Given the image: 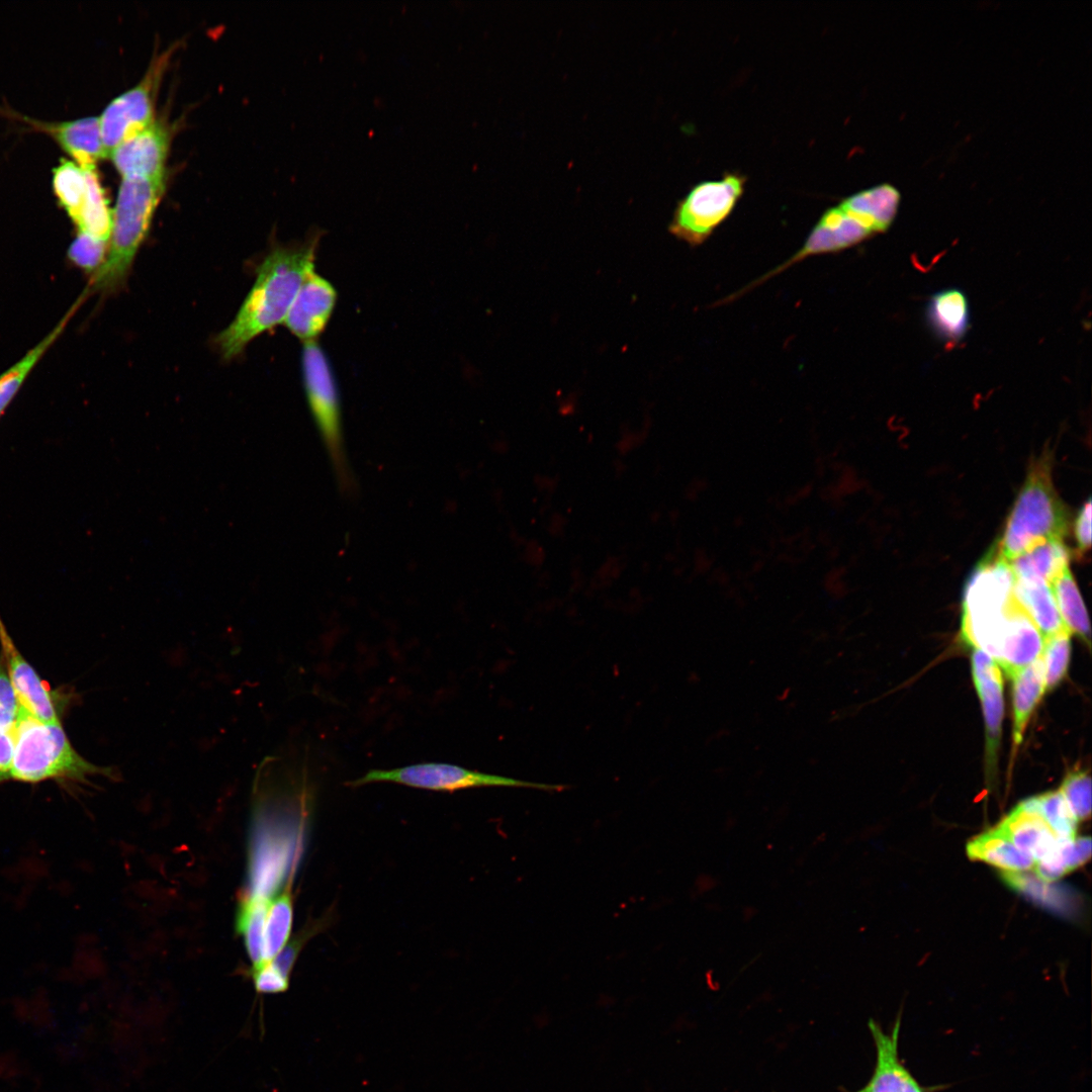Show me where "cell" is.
<instances>
[{
  "instance_id": "52a82bcc",
  "label": "cell",
  "mask_w": 1092,
  "mask_h": 1092,
  "mask_svg": "<svg viewBox=\"0 0 1092 1092\" xmlns=\"http://www.w3.org/2000/svg\"><path fill=\"white\" fill-rule=\"evenodd\" d=\"M746 178L726 173L722 179L695 185L678 201L668 226L671 235L692 246L703 244L732 212Z\"/></svg>"
},
{
  "instance_id": "cb8c5ba5",
  "label": "cell",
  "mask_w": 1092,
  "mask_h": 1092,
  "mask_svg": "<svg viewBox=\"0 0 1092 1092\" xmlns=\"http://www.w3.org/2000/svg\"><path fill=\"white\" fill-rule=\"evenodd\" d=\"M87 194L81 212L75 221L80 234L107 242L112 229V211L98 175L94 169L84 170Z\"/></svg>"
},
{
  "instance_id": "2e32d148",
  "label": "cell",
  "mask_w": 1092,
  "mask_h": 1092,
  "mask_svg": "<svg viewBox=\"0 0 1092 1092\" xmlns=\"http://www.w3.org/2000/svg\"><path fill=\"white\" fill-rule=\"evenodd\" d=\"M996 829L1034 862L1054 851L1062 840L1038 813L1020 804Z\"/></svg>"
},
{
  "instance_id": "d6a6232c",
  "label": "cell",
  "mask_w": 1092,
  "mask_h": 1092,
  "mask_svg": "<svg viewBox=\"0 0 1092 1092\" xmlns=\"http://www.w3.org/2000/svg\"><path fill=\"white\" fill-rule=\"evenodd\" d=\"M106 244L107 242L79 234L71 244L68 255L77 266L87 271L97 270L106 257Z\"/></svg>"
},
{
  "instance_id": "5bb4252c",
  "label": "cell",
  "mask_w": 1092,
  "mask_h": 1092,
  "mask_svg": "<svg viewBox=\"0 0 1092 1092\" xmlns=\"http://www.w3.org/2000/svg\"><path fill=\"white\" fill-rule=\"evenodd\" d=\"M869 1028L876 1045V1065L870 1081L855 1092H923L898 1057L900 1018L889 1033L874 1020Z\"/></svg>"
},
{
  "instance_id": "f546056e",
  "label": "cell",
  "mask_w": 1092,
  "mask_h": 1092,
  "mask_svg": "<svg viewBox=\"0 0 1092 1092\" xmlns=\"http://www.w3.org/2000/svg\"><path fill=\"white\" fill-rule=\"evenodd\" d=\"M1004 881L1014 890L1059 911L1068 912L1074 907V897L1066 889L1053 887L1035 875L1025 871L1004 872Z\"/></svg>"
},
{
  "instance_id": "d6986e66",
  "label": "cell",
  "mask_w": 1092,
  "mask_h": 1092,
  "mask_svg": "<svg viewBox=\"0 0 1092 1092\" xmlns=\"http://www.w3.org/2000/svg\"><path fill=\"white\" fill-rule=\"evenodd\" d=\"M1070 551L1063 540H1049L1035 545L1008 561L1014 577L1051 583L1067 566Z\"/></svg>"
},
{
  "instance_id": "d4e9b609",
  "label": "cell",
  "mask_w": 1092,
  "mask_h": 1092,
  "mask_svg": "<svg viewBox=\"0 0 1092 1092\" xmlns=\"http://www.w3.org/2000/svg\"><path fill=\"white\" fill-rule=\"evenodd\" d=\"M1050 585L1065 627L1071 634L1076 633L1089 643L1088 614L1069 566L1056 576Z\"/></svg>"
},
{
  "instance_id": "83f0119b",
  "label": "cell",
  "mask_w": 1092,
  "mask_h": 1092,
  "mask_svg": "<svg viewBox=\"0 0 1092 1092\" xmlns=\"http://www.w3.org/2000/svg\"><path fill=\"white\" fill-rule=\"evenodd\" d=\"M1020 805L1027 810L1038 813L1059 838L1073 839L1076 837L1078 821L1060 791L1029 798Z\"/></svg>"
},
{
  "instance_id": "30bf717a",
  "label": "cell",
  "mask_w": 1092,
  "mask_h": 1092,
  "mask_svg": "<svg viewBox=\"0 0 1092 1092\" xmlns=\"http://www.w3.org/2000/svg\"><path fill=\"white\" fill-rule=\"evenodd\" d=\"M164 67L165 57L161 56L139 84L114 98L102 112L99 125L106 157L154 122V97Z\"/></svg>"
},
{
  "instance_id": "8d00e7d4",
  "label": "cell",
  "mask_w": 1092,
  "mask_h": 1092,
  "mask_svg": "<svg viewBox=\"0 0 1092 1092\" xmlns=\"http://www.w3.org/2000/svg\"><path fill=\"white\" fill-rule=\"evenodd\" d=\"M14 726L0 725V783L8 781L12 766L15 749Z\"/></svg>"
},
{
  "instance_id": "5b68a950",
  "label": "cell",
  "mask_w": 1092,
  "mask_h": 1092,
  "mask_svg": "<svg viewBox=\"0 0 1092 1092\" xmlns=\"http://www.w3.org/2000/svg\"><path fill=\"white\" fill-rule=\"evenodd\" d=\"M164 179L123 178L112 211L111 242L84 292H111L126 279L164 191Z\"/></svg>"
},
{
  "instance_id": "9a60e30c",
  "label": "cell",
  "mask_w": 1092,
  "mask_h": 1092,
  "mask_svg": "<svg viewBox=\"0 0 1092 1092\" xmlns=\"http://www.w3.org/2000/svg\"><path fill=\"white\" fill-rule=\"evenodd\" d=\"M972 673L986 723L987 752L995 758L1001 736L1003 717V681L998 663L985 652L976 649L972 655Z\"/></svg>"
},
{
  "instance_id": "f35d334b",
  "label": "cell",
  "mask_w": 1092,
  "mask_h": 1092,
  "mask_svg": "<svg viewBox=\"0 0 1092 1092\" xmlns=\"http://www.w3.org/2000/svg\"><path fill=\"white\" fill-rule=\"evenodd\" d=\"M18 715H13L0 708V725L14 726Z\"/></svg>"
},
{
  "instance_id": "603a6c76",
  "label": "cell",
  "mask_w": 1092,
  "mask_h": 1092,
  "mask_svg": "<svg viewBox=\"0 0 1092 1092\" xmlns=\"http://www.w3.org/2000/svg\"><path fill=\"white\" fill-rule=\"evenodd\" d=\"M970 858L985 861L1004 872L1027 871L1034 866L1033 859L1017 848L996 828L972 839L967 844Z\"/></svg>"
},
{
  "instance_id": "3957f363",
  "label": "cell",
  "mask_w": 1092,
  "mask_h": 1092,
  "mask_svg": "<svg viewBox=\"0 0 1092 1092\" xmlns=\"http://www.w3.org/2000/svg\"><path fill=\"white\" fill-rule=\"evenodd\" d=\"M1069 531V514L1052 479L1049 453L1033 460L1006 521L1003 534L994 546L1007 562L1035 545L1064 540Z\"/></svg>"
},
{
  "instance_id": "9c48e42d",
  "label": "cell",
  "mask_w": 1092,
  "mask_h": 1092,
  "mask_svg": "<svg viewBox=\"0 0 1092 1092\" xmlns=\"http://www.w3.org/2000/svg\"><path fill=\"white\" fill-rule=\"evenodd\" d=\"M885 231L868 211L857 193L828 208L813 228L800 250L756 283L779 274L808 257L840 252Z\"/></svg>"
},
{
  "instance_id": "4316f807",
  "label": "cell",
  "mask_w": 1092,
  "mask_h": 1092,
  "mask_svg": "<svg viewBox=\"0 0 1092 1092\" xmlns=\"http://www.w3.org/2000/svg\"><path fill=\"white\" fill-rule=\"evenodd\" d=\"M269 901L248 897L237 915V930L244 938L248 954L255 966L263 963V932Z\"/></svg>"
},
{
  "instance_id": "ba28073f",
  "label": "cell",
  "mask_w": 1092,
  "mask_h": 1092,
  "mask_svg": "<svg viewBox=\"0 0 1092 1092\" xmlns=\"http://www.w3.org/2000/svg\"><path fill=\"white\" fill-rule=\"evenodd\" d=\"M375 782H391L413 788L440 792H454L482 787L524 788L548 792L561 791L566 788L563 785L516 780L480 772L455 764L434 762L413 764L389 770L371 769L363 777L351 781L347 785L358 787Z\"/></svg>"
},
{
  "instance_id": "74e56055",
  "label": "cell",
  "mask_w": 1092,
  "mask_h": 1092,
  "mask_svg": "<svg viewBox=\"0 0 1092 1092\" xmlns=\"http://www.w3.org/2000/svg\"><path fill=\"white\" fill-rule=\"evenodd\" d=\"M0 708L13 715H18L20 711V704L2 656H0Z\"/></svg>"
},
{
  "instance_id": "44dd1931",
  "label": "cell",
  "mask_w": 1092,
  "mask_h": 1092,
  "mask_svg": "<svg viewBox=\"0 0 1092 1092\" xmlns=\"http://www.w3.org/2000/svg\"><path fill=\"white\" fill-rule=\"evenodd\" d=\"M83 300L84 297L81 295L41 341L30 349L19 361L0 375V418L20 389L30 371L63 334Z\"/></svg>"
},
{
  "instance_id": "484cf974",
  "label": "cell",
  "mask_w": 1092,
  "mask_h": 1092,
  "mask_svg": "<svg viewBox=\"0 0 1092 1092\" xmlns=\"http://www.w3.org/2000/svg\"><path fill=\"white\" fill-rule=\"evenodd\" d=\"M289 886L269 906L263 932V963L271 962L287 944L292 926V899Z\"/></svg>"
},
{
  "instance_id": "836d02e7",
  "label": "cell",
  "mask_w": 1092,
  "mask_h": 1092,
  "mask_svg": "<svg viewBox=\"0 0 1092 1092\" xmlns=\"http://www.w3.org/2000/svg\"><path fill=\"white\" fill-rule=\"evenodd\" d=\"M253 981L257 992L276 994L288 988V979L281 975L271 963H264L253 968Z\"/></svg>"
},
{
  "instance_id": "7c38bea8",
  "label": "cell",
  "mask_w": 1092,
  "mask_h": 1092,
  "mask_svg": "<svg viewBox=\"0 0 1092 1092\" xmlns=\"http://www.w3.org/2000/svg\"><path fill=\"white\" fill-rule=\"evenodd\" d=\"M170 135L161 122L119 144L110 154L123 178L164 179Z\"/></svg>"
},
{
  "instance_id": "8fae6325",
  "label": "cell",
  "mask_w": 1092,
  "mask_h": 1092,
  "mask_svg": "<svg viewBox=\"0 0 1092 1092\" xmlns=\"http://www.w3.org/2000/svg\"><path fill=\"white\" fill-rule=\"evenodd\" d=\"M1 656L20 707L31 717L47 724L60 723L52 691L13 643L0 617Z\"/></svg>"
},
{
  "instance_id": "1f68e13d",
  "label": "cell",
  "mask_w": 1092,
  "mask_h": 1092,
  "mask_svg": "<svg viewBox=\"0 0 1092 1092\" xmlns=\"http://www.w3.org/2000/svg\"><path fill=\"white\" fill-rule=\"evenodd\" d=\"M1077 821L1091 813V778L1088 771L1075 769L1065 778L1060 789Z\"/></svg>"
},
{
  "instance_id": "f1b7e54d",
  "label": "cell",
  "mask_w": 1092,
  "mask_h": 1092,
  "mask_svg": "<svg viewBox=\"0 0 1092 1092\" xmlns=\"http://www.w3.org/2000/svg\"><path fill=\"white\" fill-rule=\"evenodd\" d=\"M53 185L59 201L75 222L87 194L85 171L71 161L62 160L54 169Z\"/></svg>"
},
{
  "instance_id": "4dcf8cb0",
  "label": "cell",
  "mask_w": 1092,
  "mask_h": 1092,
  "mask_svg": "<svg viewBox=\"0 0 1092 1092\" xmlns=\"http://www.w3.org/2000/svg\"><path fill=\"white\" fill-rule=\"evenodd\" d=\"M1071 633L1063 629L1043 637L1040 660L1043 665L1045 690L1055 689L1065 677L1071 654Z\"/></svg>"
},
{
  "instance_id": "4fadbf2b",
  "label": "cell",
  "mask_w": 1092,
  "mask_h": 1092,
  "mask_svg": "<svg viewBox=\"0 0 1092 1092\" xmlns=\"http://www.w3.org/2000/svg\"><path fill=\"white\" fill-rule=\"evenodd\" d=\"M335 302L334 287L311 271L299 288L284 324L298 338L312 341L324 330Z\"/></svg>"
},
{
  "instance_id": "6da1fadb",
  "label": "cell",
  "mask_w": 1092,
  "mask_h": 1092,
  "mask_svg": "<svg viewBox=\"0 0 1092 1092\" xmlns=\"http://www.w3.org/2000/svg\"><path fill=\"white\" fill-rule=\"evenodd\" d=\"M1014 574L993 547L971 573L964 592L962 635L998 661L1033 622L1015 598Z\"/></svg>"
},
{
  "instance_id": "277c9868",
  "label": "cell",
  "mask_w": 1092,
  "mask_h": 1092,
  "mask_svg": "<svg viewBox=\"0 0 1092 1092\" xmlns=\"http://www.w3.org/2000/svg\"><path fill=\"white\" fill-rule=\"evenodd\" d=\"M15 749L8 780L36 784L46 780L86 782L88 777H112L111 767L97 766L72 746L61 723L47 724L20 707L14 726Z\"/></svg>"
},
{
  "instance_id": "e0dca14e",
  "label": "cell",
  "mask_w": 1092,
  "mask_h": 1092,
  "mask_svg": "<svg viewBox=\"0 0 1092 1092\" xmlns=\"http://www.w3.org/2000/svg\"><path fill=\"white\" fill-rule=\"evenodd\" d=\"M926 320L936 337L946 343H957L970 327V308L965 293L957 288L934 293L926 306Z\"/></svg>"
},
{
  "instance_id": "7a4b0ae2",
  "label": "cell",
  "mask_w": 1092,
  "mask_h": 1092,
  "mask_svg": "<svg viewBox=\"0 0 1092 1092\" xmlns=\"http://www.w3.org/2000/svg\"><path fill=\"white\" fill-rule=\"evenodd\" d=\"M315 243L278 248L258 268L249 295L232 324L217 337L223 357H236L258 335L284 322L306 276L313 271Z\"/></svg>"
},
{
  "instance_id": "ac0fdd59",
  "label": "cell",
  "mask_w": 1092,
  "mask_h": 1092,
  "mask_svg": "<svg viewBox=\"0 0 1092 1092\" xmlns=\"http://www.w3.org/2000/svg\"><path fill=\"white\" fill-rule=\"evenodd\" d=\"M64 149L83 170L94 169L96 162L106 157L100 132L99 117H84L48 125Z\"/></svg>"
},
{
  "instance_id": "e575fe53",
  "label": "cell",
  "mask_w": 1092,
  "mask_h": 1092,
  "mask_svg": "<svg viewBox=\"0 0 1092 1092\" xmlns=\"http://www.w3.org/2000/svg\"><path fill=\"white\" fill-rule=\"evenodd\" d=\"M1062 854L1067 872L1070 873L1083 866L1091 856V839L1089 836L1064 840Z\"/></svg>"
},
{
  "instance_id": "ffe728a7",
  "label": "cell",
  "mask_w": 1092,
  "mask_h": 1092,
  "mask_svg": "<svg viewBox=\"0 0 1092 1092\" xmlns=\"http://www.w3.org/2000/svg\"><path fill=\"white\" fill-rule=\"evenodd\" d=\"M1012 678L1013 740L1020 744L1028 720L1045 691L1040 657L1014 672Z\"/></svg>"
},
{
  "instance_id": "7402d4cb",
  "label": "cell",
  "mask_w": 1092,
  "mask_h": 1092,
  "mask_svg": "<svg viewBox=\"0 0 1092 1092\" xmlns=\"http://www.w3.org/2000/svg\"><path fill=\"white\" fill-rule=\"evenodd\" d=\"M1013 592L1016 600L1043 637L1066 628L1049 583L1042 580L1015 578Z\"/></svg>"
},
{
  "instance_id": "d590c367",
  "label": "cell",
  "mask_w": 1092,
  "mask_h": 1092,
  "mask_svg": "<svg viewBox=\"0 0 1092 1092\" xmlns=\"http://www.w3.org/2000/svg\"><path fill=\"white\" fill-rule=\"evenodd\" d=\"M1075 539L1077 551L1080 554L1088 551L1091 546V500L1088 498L1079 510L1075 525Z\"/></svg>"
},
{
  "instance_id": "8992f818",
  "label": "cell",
  "mask_w": 1092,
  "mask_h": 1092,
  "mask_svg": "<svg viewBox=\"0 0 1092 1092\" xmlns=\"http://www.w3.org/2000/svg\"><path fill=\"white\" fill-rule=\"evenodd\" d=\"M302 369L307 400L324 445L340 485L349 488L351 477L343 446L337 386L325 353L313 341L304 344Z\"/></svg>"
}]
</instances>
